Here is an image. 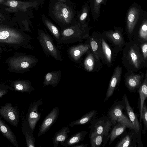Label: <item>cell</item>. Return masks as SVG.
<instances>
[{
	"label": "cell",
	"mask_w": 147,
	"mask_h": 147,
	"mask_svg": "<svg viewBox=\"0 0 147 147\" xmlns=\"http://www.w3.org/2000/svg\"><path fill=\"white\" fill-rule=\"evenodd\" d=\"M124 46L121 59L128 71H138L146 66L147 61L144 58L139 43L131 40Z\"/></svg>",
	"instance_id": "6da1fadb"
},
{
	"label": "cell",
	"mask_w": 147,
	"mask_h": 147,
	"mask_svg": "<svg viewBox=\"0 0 147 147\" xmlns=\"http://www.w3.org/2000/svg\"><path fill=\"white\" fill-rule=\"evenodd\" d=\"M90 28L83 25L79 22L67 28H62L60 45L75 43L87 39L89 35Z\"/></svg>",
	"instance_id": "7a4b0ae2"
},
{
	"label": "cell",
	"mask_w": 147,
	"mask_h": 147,
	"mask_svg": "<svg viewBox=\"0 0 147 147\" xmlns=\"http://www.w3.org/2000/svg\"><path fill=\"white\" fill-rule=\"evenodd\" d=\"M144 11L142 7L134 3L128 9L125 18L126 30L128 36H132L140 24Z\"/></svg>",
	"instance_id": "3957f363"
},
{
	"label": "cell",
	"mask_w": 147,
	"mask_h": 147,
	"mask_svg": "<svg viewBox=\"0 0 147 147\" xmlns=\"http://www.w3.org/2000/svg\"><path fill=\"white\" fill-rule=\"evenodd\" d=\"M37 39L46 56L49 57L51 56L58 61H63L59 49L55 45L53 38L49 34L39 29Z\"/></svg>",
	"instance_id": "277c9868"
},
{
	"label": "cell",
	"mask_w": 147,
	"mask_h": 147,
	"mask_svg": "<svg viewBox=\"0 0 147 147\" xmlns=\"http://www.w3.org/2000/svg\"><path fill=\"white\" fill-rule=\"evenodd\" d=\"M53 12L62 28L76 23L72 22L74 16L72 9L63 2H57L55 4Z\"/></svg>",
	"instance_id": "5b68a950"
},
{
	"label": "cell",
	"mask_w": 147,
	"mask_h": 147,
	"mask_svg": "<svg viewBox=\"0 0 147 147\" xmlns=\"http://www.w3.org/2000/svg\"><path fill=\"white\" fill-rule=\"evenodd\" d=\"M32 38L25 37L16 30L8 27L0 26V42L11 44H18L25 43L29 46L33 47L29 44V40Z\"/></svg>",
	"instance_id": "8992f818"
},
{
	"label": "cell",
	"mask_w": 147,
	"mask_h": 147,
	"mask_svg": "<svg viewBox=\"0 0 147 147\" xmlns=\"http://www.w3.org/2000/svg\"><path fill=\"white\" fill-rule=\"evenodd\" d=\"M125 105L120 102L114 104L108 112L107 117L111 121L112 126L114 125L117 121H120L123 123L127 128L135 131L134 128L129 119L123 113V110Z\"/></svg>",
	"instance_id": "52a82bcc"
},
{
	"label": "cell",
	"mask_w": 147,
	"mask_h": 147,
	"mask_svg": "<svg viewBox=\"0 0 147 147\" xmlns=\"http://www.w3.org/2000/svg\"><path fill=\"white\" fill-rule=\"evenodd\" d=\"M114 30L103 31L101 36L107 40L114 47V50H120L124 46L126 43L123 35V30L121 27L114 26Z\"/></svg>",
	"instance_id": "ba28073f"
},
{
	"label": "cell",
	"mask_w": 147,
	"mask_h": 147,
	"mask_svg": "<svg viewBox=\"0 0 147 147\" xmlns=\"http://www.w3.org/2000/svg\"><path fill=\"white\" fill-rule=\"evenodd\" d=\"M90 123V133L101 134L109 140V133L113 126L107 116L104 115L98 119H94Z\"/></svg>",
	"instance_id": "9c48e42d"
},
{
	"label": "cell",
	"mask_w": 147,
	"mask_h": 147,
	"mask_svg": "<svg viewBox=\"0 0 147 147\" xmlns=\"http://www.w3.org/2000/svg\"><path fill=\"white\" fill-rule=\"evenodd\" d=\"M38 61L35 56L25 55L12 58L9 61V63L12 69L27 71L35 66Z\"/></svg>",
	"instance_id": "30bf717a"
},
{
	"label": "cell",
	"mask_w": 147,
	"mask_h": 147,
	"mask_svg": "<svg viewBox=\"0 0 147 147\" xmlns=\"http://www.w3.org/2000/svg\"><path fill=\"white\" fill-rule=\"evenodd\" d=\"M0 115L11 125L17 127L19 122V110L11 103H6L0 107Z\"/></svg>",
	"instance_id": "8fae6325"
},
{
	"label": "cell",
	"mask_w": 147,
	"mask_h": 147,
	"mask_svg": "<svg viewBox=\"0 0 147 147\" xmlns=\"http://www.w3.org/2000/svg\"><path fill=\"white\" fill-rule=\"evenodd\" d=\"M90 50V45L86 43L71 46L67 51L68 58L73 62L79 63L81 62L83 56Z\"/></svg>",
	"instance_id": "7c38bea8"
},
{
	"label": "cell",
	"mask_w": 147,
	"mask_h": 147,
	"mask_svg": "<svg viewBox=\"0 0 147 147\" xmlns=\"http://www.w3.org/2000/svg\"><path fill=\"white\" fill-rule=\"evenodd\" d=\"M42 104V99L40 98L36 101L34 100L29 107L27 114L28 123L33 131L40 118L41 113L38 111V107Z\"/></svg>",
	"instance_id": "4fadbf2b"
},
{
	"label": "cell",
	"mask_w": 147,
	"mask_h": 147,
	"mask_svg": "<svg viewBox=\"0 0 147 147\" xmlns=\"http://www.w3.org/2000/svg\"><path fill=\"white\" fill-rule=\"evenodd\" d=\"M101 35L99 33L93 32L91 36H89L87 38L86 43L88 44L90 47L92 53L95 58L99 60L100 59L103 60L101 45Z\"/></svg>",
	"instance_id": "5bb4252c"
},
{
	"label": "cell",
	"mask_w": 147,
	"mask_h": 147,
	"mask_svg": "<svg viewBox=\"0 0 147 147\" xmlns=\"http://www.w3.org/2000/svg\"><path fill=\"white\" fill-rule=\"evenodd\" d=\"M123 98L125 107L127 114L129 117L130 121L134 128L135 131L138 137V144L140 145V143H141L140 139L142 129L141 123H140L133 108L130 105L127 95L125 94L124 95Z\"/></svg>",
	"instance_id": "9a60e30c"
},
{
	"label": "cell",
	"mask_w": 147,
	"mask_h": 147,
	"mask_svg": "<svg viewBox=\"0 0 147 147\" xmlns=\"http://www.w3.org/2000/svg\"><path fill=\"white\" fill-rule=\"evenodd\" d=\"M59 109L58 107L53 108L45 117L40 126L38 136L45 134L57 121L59 115Z\"/></svg>",
	"instance_id": "2e32d148"
},
{
	"label": "cell",
	"mask_w": 147,
	"mask_h": 147,
	"mask_svg": "<svg viewBox=\"0 0 147 147\" xmlns=\"http://www.w3.org/2000/svg\"><path fill=\"white\" fill-rule=\"evenodd\" d=\"M125 76V85L131 91H135L139 88L144 77V74L141 72L135 74L134 72L128 71Z\"/></svg>",
	"instance_id": "e0dca14e"
},
{
	"label": "cell",
	"mask_w": 147,
	"mask_h": 147,
	"mask_svg": "<svg viewBox=\"0 0 147 147\" xmlns=\"http://www.w3.org/2000/svg\"><path fill=\"white\" fill-rule=\"evenodd\" d=\"M3 5L8 7L5 8L6 11L17 12L19 11H26L27 8L33 6L34 3L32 2H24L16 0H7Z\"/></svg>",
	"instance_id": "ac0fdd59"
},
{
	"label": "cell",
	"mask_w": 147,
	"mask_h": 147,
	"mask_svg": "<svg viewBox=\"0 0 147 147\" xmlns=\"http://www.w3.org/2000/svg\"><path fill=\"white\" fill-rule=\"evenodd\" d=\"M122 69V67L118 66L114 70L110 81L104 102L106 101L112 96L117 84L119 82Z\"/></svg>",
	"instance_id": "d6986e66"
},
{
	"label": "cell",
	"mask_w": 147,
	"mask_h": 147,
	"mask_svg": "<svg viewBox=\"0 0 147 147\" xmlns=\"http://www.w3.org/2000/svg\"><path fill=\"white\" fill-rule=\"evenodd\" d=\"M138 37L136 41L140 44L147 41V12L144 11L141 22L133 36Z\"/></svg>",
	"instance_id": "ffe728a7"
},
{
	"label": "cell",
	"mask_w": 147,
	"mask_h": 147,
	"mask_svg": "<svg viewBox=\"0 0 147 147\" xmlns=\"http://www.w3.org/2000/svg\"><path fill=\"white\" fill-rule=\"evenodd\" d=\"M61 77V71L58 70L47 73L44 77L43 86L50 85L56 87L59 82Z\"/></svg>",
	"instance_id": "44dd1931"
},
{
	"label": "cell",
	"mask_w": 147,
	"mask_h": 147,
	"mask_svg": "<svg viewBox=\"0 0 147 147\" xmlns=\"http://www.w3.org/2000/svg\"><path fill=\"white\" fill-rule=\"evenodd\" d=\"M131 132L121 138L115 146V147H133L136 146V138L138 141L136 133ZM138 141V140H137Z\"/></svg>",
	"instance_id": "7402d4cb"
},
{
	"label": "cell",
	"mask_w": 147,
	"mask_h": 147,
	"mask_svg": "<svg viewBox=\"0 0 147 147\" xmlns=\"http://www.w3.org/2000/svg\"><path fill=\"white\" fill-rule=\"evenodd\" d=\"M11 85L13 87L15 90L21 92L30 93L34 90L30 82L28 80L14 81Z\"/></svg>",
	"instance_id": "603a6c76"
},
{
	"label": "cell",
	"mask_w": 147,
	"mask_h": 147,
	"mask_svg": "<svg viewBox=\"0 0 147 147\" xmlns=\"http://www.w3.org/2000/svg\"><path fill=\"white\" fill-rule=\"evenodd\" d=\"M87 133V131L84 130L74 134L68 138L61 145L65 147L76 145L84 140Z\"/></svg>",
	"instance_id": "cb8c5ba5"
},
{
	"label": "cell",
	"mask_w": 147,
	"mask_h": 147,
	"mask_svg": "<svg viewBox=\"0 0 147 147\" xmlns=\"http://www.w3.org/2000/svg\"><path fill=\"white\" fill-rule=\"evenodd\" d=\"M0 132L14 146L16 147L19 146L14 134L9 127L0 118Z\"/></svg>",
	"instance_id": "d4e9b609"
},
{
	"label": "cell",
	"mask_w": 147,
	"mask_h": 147,
	"mask_svg": "<svg viewBox=\"0 0 147 147\" xmlns=\"http://www.w3.org/2000/svg\"><path fill=\"white\" fill-rule=\"evenodd\" d=\"M22 129L24 136L28 147H35V139L33 132V131L30 127L28 123L26 121H22Z\"/></svg>",
	"instance_id": "484cf974"
},
{
	"label": "cell",
	"mask_w": 147,
	"mask_h": 147,
	"mask_svg": "<svg viewBox=\"0 0 147 147\" xmlns=\"http://www.w3.org/2000/svg\"><path fill=\"white\" fill-rule=\"evenodd\" d=\"M70 132L69 128L67 126L62 127L57 132L53 139L54 147H57L59 143L61 145L68 138V134Z\"/></svg>",
	"instance_id": "4316f807"
},
{
	"label": "cell",
	"mask_w": 147,
	"mask_h": 147,
	"mask_svg": "<svg viewBox=\"0 0 147 147\" xmlns=\"http://www.w3.org/2000/svg\"><path fill=\"white\" fill-rule=\"evenodd\" d=\"M101 45L103 60L107 65L111 67L113 63L112 50L105 39L101 36Z\"/></svg>",
	"instance_id": "83f0119b"
},
{
	"label": "cell",
	"mask_w": 147,
	"mask_h": 147,
	"mask_svg": "<svg viewBox=\"0 0 147 147\" xmlns=\"http://www.w3.org/2000/svg\"><path fill=\"white\" fill-rule=\"evenodd\" d=\"M90 9L94 20H97L100 14L102 5H106L107 0H89Z\"/></svg>",
	"instance_id": "f1b7e54d"
},
{
	"label": "cell",
	"mask_w": 147,
	"mask_h": 147,
	"mask_svg": "<svg viewBox=\"0 0 147 147\" xmlns=\"http://www.w3.org/2000/svg\"><path fill=\"white\" fill-rule=\"evenodd\" d=\"M113 126L109 136V145L118 136L123 133L127 128V126L120 121H117Z\"/></svg>",
	"instance_id": "f546056e"
},
{
	"label": "cell",
	"mask_w": 147,
	"mask_h": 147,
	"mask_svg": "<svg viewBox=\"0 0 147 147\" xmlns=\"http://www.w3.org/2000/svg\"><path fill=\"white\" fill-rule=\"evenodd\" d=\"M97 113L96 110H92L84 114L80 119L70 123L69 126L73 127L76 125L88 124L94 119Z\"/></svg>",
	"instance_id": "4dcf8cb0"
},
{
	"label": "cell",
	"mask_w": 147,
	"mask_h": 147,
	"mask_svg": "<svg viewBox=\"0 0 147 147\" xmlns=\"http://www.w3.org/2000/svg\"><path fill=\"white\" fill-rule=\"evenodd\" d=\"M138 92L140 97V121L141 122L142 111L144 102L147 97V73H146L144 80L138 88Z\"/></svg>",
	"instance_id": "1f68e13d"
},
{
	"label": "cell",
	"mask_w": 147,
	"mask_h": 147,
	"mask_svg": "<svg viewBox=\"0 0 147 147\" xmlns=\"http://www.w3.org/2000/svg\"><path fill=\"white\" fill-rule=\"evenodd\" d=\"M90 10V7L88 4V2H86L78 14V22L81 24L85 26L88 25L90 20L89 14Z\"/></svg>",
	"instance_id": "d6a6232c"
},
{
	"label": "cell",
	"mask_w": 147,
	"mask_h": 147,
	"mask_svg": "<svg viewBox=\"0 0 147 147\" xmlns=\"http://www.w3.org/2000/svg\"><path fill=\"white\" fill-rule=\"evenodd\" d=\"M44 24L47 28L49 30L53 35L54 38L57 42V47L61 49L60 45L61 33L57 27L51 22L47 20H44Z\"/></svg>",
	"instance_id": "836d02e7"
},
{
	"label": "cell",
	"mask_w": 147,
	"mask_h": 147,
	"mask_svg": "<svg viewBox=\"0 0 147 147\" xmlns=\"http://www.w3.org/2000/svg\"><path fill=\"white\" fill-rule=\"evenodd\" d=\"M90 139L91 146L99 147L102 143L106 144L108 140L102 135L96 133H91L89 134Z\"/></svg>",
	"instance_id": "e575fe53"
},
{
	"label": "cell",
	"mask_w": 147,
	"mask_h": 147,
	"mask_svg": "<svg viewBox=\"0 0 147 147\" xmlns=\"http://www.w3.org/2000/svg\"><path fill=\"white\" fill-rule=\"evenodd\" d=\"M95 59L92 53L88 51L83 63L84 68L86 71L91 72L94 69L95 65Z\"/></svg>",
	"instance_id": "d590c367"
},
{
	"label": "cell",
	"mask_w": 147,
	"mask_h": 147,
	"mask_svg": "<svg viewBox=\"0 0 147 147\" xmlns=\"http://www.w3.org/2000/svg\"><path fill=\"white\" fill-rule=\"evenodd\" d=\"M141 119L143 121L144 126L143 133L145 134L147 128V109L146 106L145 104L143 106Z\"/></svg>",
	"instance_id": "8d00e7d4"
},
{
	"label": "cell",
	"mask_w": 147,
	"mask_h": 147,
	"mask_svg": "<svg viewBox=\"0 0 147 147\" xmlns=\"http://www.w3.org/2000/svg\"><path fill=\"white\" fill-rule=\"evenodd\" d=\"M140 46L144 60L147 61V41L140 44Z\"/></svg>",
	"instance_id": "74e56055"
},
{
	"label": "cell",
	"mask_w": 147,
	"mask_h": 147,
	"mask_svg": "<svg viewBox=\"0 0 147 147\" xmlns=\"http://www.w3.org/2000/svg\"><path fill=\"white\" fill-rule=\"evenodd\" d=\"M8 92V91L7 89L0 88V98L6 94Z\"/></svg>",
	"instance_id": "f35d334b"
},
{
	"label": "cell",
	"mask_w": 147,
	"mask_h": 147,
	"mask_svg": "<svg viewBox=\"0 0 147 147\" xmlns=\"http://www.w3.org/2000/svg\"><path fill=\"white\" fill-rule=\"evenodd\" d=\"M88 144H82L80 145H76L75 146H72V147H87L88 146Z\"/></svg>",
	"instance_id": "ab89813d"
},
{
	"label": "cell",
	"mask_w": 147,
	"mask_h": 147,
	"mask_svg": "<svg viewBox=\"0 0 147 147\" xmlns=\"http://www.w3.org/2000/svg\"><path fill=\"white\" fill-rule=\"evenodd\" d=\"M6 20L5 17L0 12V21H5Z\"/></svg>",
	"instance_id": "60d3db41"
},
{
	"label": "cell",
	"mask_w": 147,
	"mask_h": 147,
	"mask_svg": "<svg viewBox=\"0 0 147 147\" xmlns=\"http://www.w3.org/2000/svg\"><path fill=\"white\" fill-rule=\"evenodd\" d=\"M59 1H61L62 2H67V0H59Z\"/></svg>",
	"instance_id": "b9f144b4"
},
{
	"label": "cell",
	"mask_w": 147,
	"mask_h": 147,
	"mask_svg": "<svg viewBox=\"0 0 147 147\" xmlns=\"http://www.w3.org/2000/svg\"><path fill=\"white\" fill-rule=\"evenodd\" d=\"M5 1V0H0V4H2Z\"/></svg>",
	"instance_id": "7bdbcfd3"
},
{
	"label": "cell",
	"mask_w": 147,
	"mask_h": 147,
	"mask_svg": "<svg viewBox=\"0 0 147 147\" xmlns=\"http://www.w3.org/2000/svg\"><path fill=\"white\" fill-rule=\"evenodd\" d=\"M1 23H2V22L1 21H0V24Z\"/></svg>",
	"instance_id": "ee69618b"
},
{
	"label": "cell",
	"mask_w": 147,
	"mask_h": 147,
	"mask_svg": "<svg viewBox=\"0 0 147 147\" xmlns=\"http://www.w3.org/2000/svg\"><path fill=\"white\" fill-rule=\"evenodd\" d=\"M1 48L0 47V50H1Z\"/></svg>",
	"instance_id": "f6af8a7d"
},
{
	"label": "cell",
	"mask_w": 147,
	"mask_h": 147,
	"mask_svg": "<svg viewBox=\"0 0 147 147\" xmlns=\"http://www.w3.org/2000/svg\"><path fill=\"white\" fill-rule=\"evenodd\" d=\"M1 85V84L0 83V86Z\"/></svg>",
	"instance_id": "bcb514c9"
}]
</instances>
